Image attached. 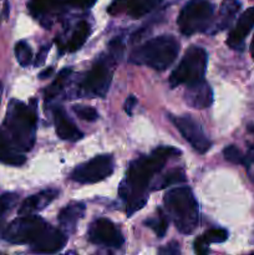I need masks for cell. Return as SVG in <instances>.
Wrapping results in <instances>:
<instances>
[{
    "label": "cell",
    "mask_w": 254,
    "mask_h": 255,
    "mask_svg": "<svg viewBox=\"0 0 254 255\" xmlns=\"http://www.w3.org/2000/svg\"><path fill=\"white\" fill-rule=\"evenodd\" d=\"M246 158H247V163H248V167L251 163H254V143L252 146H249L248 152L246 154Z\"/></svg>",
    "instance_id": "37"
},
{
    "label": "cell",
    "mask_w": 254,
    "mask_h": 255,
    "mask_svg": "<svg viewBox=\"0 0 254 255\" xmlns=\"http://www.w3.org/2000/svg\"><path fill=\"white\" fill-rule=\"evenodd\" d=\"M96 2V0H66L67 5H71L75 7H81V9H90Z\"/></svg>",
    "instance_id": "33"
},
{
    "label": "cell",
    "mask_w": 254,
    "mask_h": 255,
    "mask_svg": "<svg viewBox=\"0 0 254 255\" xmlns=\"http://www.w3.org/2000/svg\"><path fill=\"white\" fill-rule=\"evenodd\" d=\"M202 237H203L204 241L208 244L223 243V242H226L227 239H228V232H227L226 229L214 228L207 231Z\"/></svg>",
    "instance_id": "30"
},
{
    "label": "cell",
    "mask_w": 254,
    "mask_h": 255,
    "mask_svg": "<svg viewBox=\"0 0 254 255\" xmlns=\"http://www.w3.org/2000/svg\"><path fill=\"white\" fill-rule=\"evenodd\" d=\"M54 122L57 136L64 141L76 142L84 137V133L77 128L62 107L57 106L54 109Z\"/></svg>",
    "instance_id": "16"
},
{
    "label": "cell",
    "mask_w": 254,
    "mask_h": 255,
    "mask_svg": "<svg viewBox=\"0 0 254 255\" xmlns=\"http://www.w3.org/2000/svg\"><path fill=\"white\" fill-rule=\"evenodd\" d=\"M0 162L7 166H22L26 162L24 153L15 149L0 133Z\"/></svg>",
    "instance_id": "21"
},
{
    "label": "cell",
    "mask_w": 254,
    "mask_h": 255,
    "mask_svg": "<svg viewBox=\"0 0 254 255\" xmlns=\"http://www.w3.org/2000/svg\"><path fill=\"white\" fill-rule=\"evenodd\" d=\"M85 211H86V207L80 202H71L60 211L57 221L66 236H71L75 233L77 223L84 218Z\"/></svg>",
    "instance_id": "18"
},
{
    "label": "cell",
    "mask_w": 254,
    "mask_h": 255,
    "mask_svg": "<svg viewBox=\"0 0 254 255\" xmlns=\"http://www.w3.org/2000/svg\"><path fill=\"white\" fill-rule=\"evenodd\" d=\"M15 56H16V60L20 64V66L22 67L29 66L32 62V57H34L32 56L31 47L24 40L16 42V45H15Z\"/></svg>",
    "instance_id": "27"
},
{
    "label": "cell",
    "mask_w": 254,
    "mask_h": 255,
    "mask_svg": "<svg viewBox=\"0 0 254 255\" xmlns=\"http://www.w3.org/2000/svg\"><path fill=\"white\" fill-rule=\"evenodd\" d=\"M207 64H208V54L206 50L197 45H192L169 76L168 81L172 89L181 85H191L204 80Z\"/></svg>",
    "instance_id": "5"
},
{
    "label": "cell",
    "mask_w": 254,
    "mask_h": 255,
    "mask_svg": "<svg viewBox=\"0 0 254 255\" xmlns=\"http://www.w3.org/2000/svg\"><path fill=\"white\" fill-rule=\"evenodd\" d=\"M50 47H51V45L50 44H45L44 46L40 47L39 52H37V56L36 59H35V66H42V65L45 64V60H46V56L47 54H49L50 51Z\"/></svg>",
    "instance_id": "32"
},
{
    "label": "cell",
    "mask_w": 254,
    "mask_h": 255,
    "mask_svg": "<svg viewBox=\"0 0 254 255\" xmlns=\"http://www.w3.org/2000/svg\"><path fill=\"white\" fill-rule=\"evenodd\" d=\"M146 227H148L149 229L153 231V233L156 234L158 238H163L164 234L168 231V218H167L166 214L163 213L161 208L157 209V214L153 218H149L144 222Z\"/></svg>",
    "instance_id": "24"
},
{
    "label": "cell",
    "mask_w": 254,
    "mask_h": 255,
    "mask_svg": "<svg viewBox=\"0 0 254 255\" xmlns=\"http://www.w3.org/2000/svg\"><path fill=\"white\" fill-rule=\"evenodd\" d=\"M178 54L179 42L172 35H159L134 49L129 61L148 66L156 71H164L176 61Z\"/></svg>",
    "instance_id": "4"
},
{
    "label": "cell",
    "mask_w": 254,
    "mask_h": 255,
    "mask_svg": "<svg viewBox=\"0 0 254 255\" xmlns=\"http://www.w3.org/2000/svg\"><path fill=\"white\" fill-rule=\"evenodd\" d=\"M36 127L37 115L34 105H25L17 100H11L0 127L1 136L15 149L25 153L34 147Z\"/></svg>",
    "instance_id": "2"
},
{
    "label": "cell",
    "mask_w": 254,
    "mask_h": 255,
    "mask_svg": "<svg viewBox=\"0 0 254 255\" xmlns=\"http://www.w3.org/2000/svg\"><path fill=\"white\" fill-rule=\"evenodd\" d=\"M72 111L79 119L84 120L87 122H94L99 119V114L96 110L91 106H85V105H74Z\"/></svg>",
    "instance_id": "29"
},
{
    "label": "cell",
    "mask_w": 254,
    "mask_h": 255,
    "mask_svg": "<svg viewBox=\"0 0 254 255\" xmlns=\"http://www.w3.org/2000/svg\"><path fill=\"white\" fill-rule=\"evenodd\" d=\"M251 55H252V59L254 60V36H253V40H252V44H251Z\"/></svg>",
    "instance_id": "39"
},
{
    "label": "cell",
    "mask_w": 254,
    "mask_h": 255,
    "mask_svg": "<svg viewBox=\"0 0 254 255\" xmlns=\"http://www.w3.org/2000/svg\"><path fill=\"white\" fill-rule=\"evenodd\" d=\"M125 51V44L122 41L121 37H115L110 41L109 44V55L115 60L116 62H119L120 60L124 56Z\"/></svg>",
    "instance_id": "31"
},
{
    "label": "cell",
    "mask_w": 254,
    "mask_h": 255,
    "mask_svg": "<svg viewBox=\"0 0 254 255\" xmlns=\"http://www.w3.org/2000/svg\"><path fill=\"white\" fill-rule=\"evenodd\" d=\"M65 5H67L66 0H30L27 6L32 16L39 19L45 27H50L51 24L47 19L62 11Z\"/></svg>",
    "instance_id": "17"
},
{
    "label": "cell",
    "mask_w": 254,
    "mask_h": 255,
    "mask_svg": "<svg viewBox=\"0 0 254 255\" xmlns=\"http://www.w3.org/2000/svg\"><path fill=\"white\" fill-rule=\"evenodd\" d=\"M184 101L197 110L208 109L213 104V91L206 80L187 85Z\"/></svg>",
    "instance_id": "15"
},
{
    "label": "cell",
    "mask_w": 254,
    "mask_h": 255,
    "mask_svg": "<svg viewBox=\"0 0 254 255\" xmlns=\"http://www.w3.org/2000/svg\"><path fill=\"white\" fill-rule=\"evenodd\" d=\"M254 26V6L247 9L243 14L239 16L236 26L229 34L227 39V44L231 49L242 51L244 49V40L248 36Z\"/></svg>",
    "instance_id": "14"
},
{
    "label": "cell",
    "mask_w": 254,
    "mask_h": 255,
    "mask_svg": "<svg viewBox=\"0 0 254 255\" xmlns=\"http://www.w3.org/2000/svg\"><path fill=\"white\" fill-rule=\"evenodd\" d=\"M17 201H19V196L16 193H5L0 196V234L4 231L2 226H4L5 218L10 213V211L16 206Z\"/></svg>",
    "instance_id": "26"
},
{
    "label": "cell",
    "mask_w": 254,
    "mask_h": 255,
    "mask_svg": "<svg viewBox=\"0 0 254 255\" xmlns=\"http://www.w3.org/2000/svg\"><path fill=\"white\" fill-rule=\"evenodd\" d=\"M161 2L162 0H115L107 11L111 15L127 12L132 19H139L151 12Z\"/></svg>",
    "instance_id": "12"
},
{
    "label": "cell",
    "mask_w": 254,
    "mask_h": 255,
    "mask_svg": "<svg viewBox=\"0 0 254 255\" xmlns=\"http://www.w3.org/2000/svg\"><path fill=\"white\" fill-rule=\"evenodd\" d=\"M241 10V2L239 0H223L219 7L218 17L213 24V30L212 34L223 31L231 26L232 22L236 19L237 14Z\"/></svg>",
    "instance_id": "20"
},
{
    "label": "cell",
    "mask_w": 254,
    "mask_h": 255,
    "mask_svg": "<svg viewBox=\"0 0 254 255\" xmlns=\"http://www.w3.org/2000/svg\"><path fill=\"white\" fill-rule=\"evenodd\" d=\"M187 181V177L186 173H184L183 168H174L171 169V171L167 172L162 179L159 181L158 186L153 187V189H163L167 188V187H171V186H176V184H181V183H186Z\"/></svg>",
    "instance_id": "25"
},
{
    "label": "cell",
    "mask_w": 254,
    "mask_h": 255,
    "mask_svg": "<svg viewBox=\"0 0 254 255\" xmlns=\"http://www.w3.org/2000/svg\"><path fill=\"white\" fill-rule=\"evenodd\" d=\"M158 253L159 254H166V255L167 254L176 255V254L181 253V249H179V244L178 243H174V242H172V243H169L168 246L163 247V248H159Z\"/></svg>",
    "instance_id": "35"
},
{
    "label": "cell",
    "mask_w": 254,
    "mask_h": 255,
    "mask_svg": "<svg viewBox=\"0 0 254 255\" xmlns=\"http://www.w3.org/2000/svg\"><path fill=\"white\" fill-rule=\"evenodd\" d=\"M248 129H249V131L253 132V133H254V125H249V126H248Z\"/></svg>",
    "instance_id": "41"
},
{
    "label": "cell",
    "mask_w": 254,
    "mask_h": 255,
    "mask_svg": "<svg viewBox=\"0 0 254 255\" xmlns=\"http://www.w3.org/2000/svg\"><path fill=\"white\" fill-rule=\"evenodd\" d=\"M87 236L91 243L107 248H121L125 243L121 231L106 218H99L92 222Z\"/></svg>",
    "instance_id": "11"
},
{
    "label": "cell",
    "mask_w": 254,
    "mask_h": 255,
    "mask_svg": "<svg viewBox=\"0 0 254 255\" xmlns=\"http://www.w3.org/2000/svg\"><path fill=\"white\" fill-rule=\"evenodd\" d=\"M72 74V69L70 67H65L62 69L59 74L56 75V79L52 81V84L47 87V90L45 91V100L46 101H50V100L55 99L60 92L64 90V87L66 86V82L67 80L70 79Z\"/></svg>",
    "instance_id": "23"
},
{
    "label": "cell",
    "mask_w": 254,
    "mask_h": 255,
    "mask_svg": "<svg viewBox=\"0 0 254 255\" xmlns=\"http://www.w3.org/2000/svg\"><path fill=\"white\" fill-rule=\"evenodd\" d=\"M117 62L110 55H102L85 74L79 85V92L84 97H105L109 92Z\"/></svg>",
    "instance_id": "6"
},
{
    "label": "cell",
    "mask_w": 254,
    "mask_h": 255,
    "mask_svg": "<svg viewBox=\"0 0 254 255\" xmlns=\"http://www.w3.org/2000/svg\"><path fill=\"white\" fill-rule=\"evenodd\" d=\"M169 120L176 126V128L178 129L179 133L183 136V138L198 153L203 154L211 149L212 142L209 141L202 126L196 120H193L188 115H184V116H169Z\"/></svg>",
    "instance_id": "10"
},
{
    "label": "cell",
    "mask_w": 254,
    "mask_h": 255,
    "mask_svg": "<svg viewBox=\"0 0 254 255\" xmlns=\"http://www.w3.org/2000/svg\"><path fill=\"white\" fill-rule=\"evenodd\" d=\"M194 252L198 254H207L209 252V244L204 241L203 237H199L194 242Z\"/></svg>",
    "instance_id": "34"
},
{
    "label": "cell",
    "mask_w": 254,
    "mask_h": 255,
    "mask_svg": "<svg viewBox=\"0 0 254 255\" xmlns=\"http://www.w3.org/2000/svg\"><path fill=\"white\" fill-rule=\"evenodd\" d=\"M164 206L182 234L193 233L199 224V207L189 187H177L164 194Z\"/></svg>",
    "instance_id": "3"
},
{
    "label": "cell",
    "mask_w": 254,
    "mask_h": 255,
    "mask_svg": "<svg viewBox=\"0 0 254 255\" xmlns=\"http://www.w3.org/2000/svg\"><path fill=\"white\" fill-rule=\"evenodd\" d=\"M52 72H54V67H49V69L44 70V71H42L41 74H40V79H41V80L46 79V77H49L50 75L52 74Z\"/></svg>",
    "instance_id": "38"
},
{
    "label": "cell",
    "mask_w": 254,
    "mask_h": 255,
    "mask_svg": "<svg viewBox=\"0 0 254 255\" xmlns=\"http://www.w3.org/2000/svg\"><path fill=\"white\" fill-rule=\"evenodd\" d=\"M1 96H2V84L0 82V102H1Z\"/></svg>",
    "instance_id": "40"
},
{
    "label": "cell",
    "mask_w": 254,
    "mask_h": 255,
    "mask_svg": "<svg viewBox=\"0 0 254 255\" xmlns=\"http://www.w3.org/2000/svg\"><path fill=\"white\" fill-rule=\"evenodd\" d=\"M223 156L224 158L228 162L233 164H242V166L248 167V163H247V158L243 153L241 152V149L238 147H236L234 144H231V146L226 147L223 149Z\"/></svg>",
    "instance_id": "28"
},
{
    "label": "cell",
    "mask_w": 254,
    "mask_h": 255,
    "mask_svg": "<svg viewBox=\"0 0 254 255\" xmlns=\"http://www.w3.org/2000/svg\"><path fill=\"white\" fill-rule=\"evenodd\" d=\"M90 34H91V26L87 21L82 20L75 27L74 32L71 35V39L67 42L66 49L69 50L70 52H75L77 50L81 49L84 46V44L86 42V40L89 39Z\"/></svg>",
    "instance_id": "22"
},
{
    "label": "cell",
    "mask_w": 254,
    "mask_h": 255,
    "mask_svg": "<svg viewBox=\"0 0 254 255\" xmlns=\"http://www.w3.org/2000/svg\"><path fill=\"white\" fill-rule=\"evenodd\" d=\"M214 6L209 0H189L177 19L179 30L184 36L206 32L213 19Z\"/></svg>",
    "instance_id": "7"
},
{
    "label": "cell",
    "mask_w": 254,
    "mask_h": 255,
    "mask_svg": "<svg viewBox=\"0 0 254 255\" xmlns=\"http://www.w3.org/2000/svg\"><path fill=\"white\" fill-rule=\"evenodd\" d=\"M137 105V99L133 96V95H131L129 97H127L126 102H125V111H126V114L128 115V116H132V114H133V107Z\"/></svg>",
    "instance_id": "36"
},
{
    "label": "cell",
    "mask_w": 254,
    "mask_h": 255,
    "mask_svg": "<svg viewBox=\"0 0 254 255\" xmlns=\"http://www.w3.org/2000/svg\"><path fill=\"white\" fill-rule=\"evenodd\" d=\"M49 226L50 224L40 217L26 214L14 219L6 228H4L1 236L11 244H29L31 247L39 241Z\"/></svg>",
    "instance_id": "8"
},
{
    "label": "cell",
    "mask_w": 254,
    "mask_h": 255,
    "mask_svg": "<svg viewBox=\"0 0 254 255\" xmlns=\"http://www.w3.org/2000/svg\"><path fill=\"white\" fill-rule=\"evenodd\" d=\"M67 242L66 234L62 229L54 228L52 226L47 227L39 241L31 246V251L39 254H54L61 251Z\"/></svg>",
    "instance_id": "13"
},
{
    "label": "cell",
    "mask_w": 254,
    "mask_h": 255,
    "mask_svg": "<svg viewBox=\"0 0 254 255\" xmlns=\"http://www.w3.org/2000/svg\"><path fill=\"white\" fill-rule=\"evenodd\" d=\"M181 151L174 147L161 146L154 149L149 156H142L131 162L126 177L121 182L119 194L126 204L127 216L131 217L142 209L148 201L147 188L149 182L164 167L172 157H178Z\"/></svg>",
    "instance_id": "1"
},
{
    "label": "cell",
    "mask_w": 254,
    "mask_h": 255,
    "mask_svg": "<svg viewBox=\"0 0 254 255\" xmlns=\"http://www.w3.org/2000/svg\"><path fill=\"white\" fill-rule=\"evenodd\" d=\"M114 168V157L111 154H100L77 166L70 178L77 183L94 184L111 176Z\"/></svg>",
    "instance_id": "9"
},
{
    "label": "cell",
    "mask_w": 254,
    "mask_h": 255,
    "mask_svg": "<svg viewBox=\"0 0 254 255\" xmlns=\"http://www.w3.org/2000/svg\"><path fill=\"white\" fill-rule=\"evenodd\" d=\"M57 194H59L57 189H45L39 193L32 194L22 202L17 213L19 216H26V214H34L36 212L42 211L55 201Z\"/></svg>",
    "instance_id": "19"
}]
</instances>
